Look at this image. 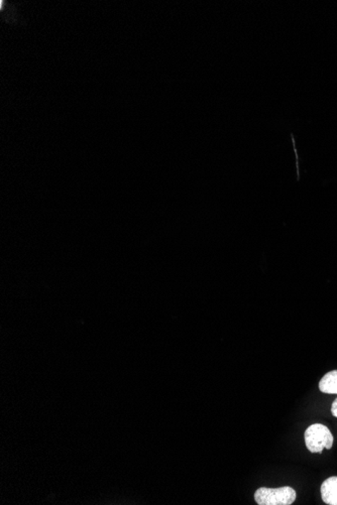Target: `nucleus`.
Returning a JSON list of instances; mask_svg holds the SVG:
<instances>
[{"label": "nucleus", "mask_w": 337, "mask_h": 505, "mask_svg": "<svg viewBox=\"0 0 337 505\" xmlns=\"http://www.w3.org/2000/svg\"><path fill=\"white\" fill-rule=\"evenodd\" d=\"M297 493L289 486L280 488H258L255 493L256 504L260 505H290L295 501Z\"/></svg>", "instance_id": "1"}, {"label": "nucleus", "mask_w": 337, "mask_h": 505, "mask_svg": "<svg viewBox=\"0 0 337 505\" xmlns=\"http://www.w3.org/2000/svg\"><path fill=\"white\" fill-rule=\"evenodd\" d=\"M305 444L311 453H321L331 450L333 445V436L326 426L321 424H311L304 434Z\"/></svg>", "instance_id": "2"}, {"label": "nucleus", "mask_w": 337, "mask_h": 505, "mask_svg": "<svg viewBox=\"0 0 337 505\" xmlns=\"http://www.w3.org/2000/svg\"><path fill=\"white\" fill-rule=\"evenodd\" d=\"M320 492H321L322 500H324V504L329 505H337V477L333 476L326 479L324 483H322L321 488H320Z\"/></svg>", "instance_id": "3"}, {"label": "nucleus", "mask_w": 337, "mask_h": 505, "mask_svg": "<svg viewBox=\"0 0 337 505\" xmlns=\"http://www.w3.org/2000/svg\"><path fill=\"white\" fill-rule=\"evenodd\" d=\"M319 390L329 395H337V371L325 374L320 381Z\"/></svg>", "instance_id": "4"}, {"label": "nucleus", "mask_w": 337, "mask_h": 505, "mask_svg": "<svg viewBox=\"0 0 337 505\" xmlns=\"http://www.w3.org/2000/svg\"><path fill=\"white\" fill-rule=\"evenodd\" d=\"M331 414L337 418V398L331 405Z\"/></svg>", "instance_id": "5"}]
</instances>
